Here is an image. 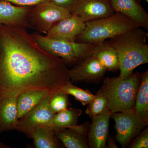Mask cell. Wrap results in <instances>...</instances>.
<instances>
[{"label":"cell","mask_w":148,"mask_h":148,"mask_svg":"<svg viewBox=\"0 0 148 148\" xmlns=\"http://www.w3.org/2000/svg\"><path fill=\"white\" fill-rule=\"evenodd\" d=\"M27 29L0 24V95L61 92L71 82L67 64L41 47Z\"/></svg>","instance_id":"cell-1"},{"label":"cell","mask_w":148,"mask_h":148,"mask_svg":"<svg viewBox=\"0 0 148 148\" xmlns=\"http://www.w3.org/2000/svg\"><path fill=\"white\" fill-rule=\"evenodd\" d=\"M148 36L147 32L138 27L108 40L117 52L121 77L128 78L136 68L148 64Z\"/></svg>","instance_id":"cell-2"},{"label":"cell","mask_w":148,"mask_h":148,"mask_svg":"<svg viewBox=\"0 0 148 148\" xmlns=\"http://www.w3.org/2000/svg\"><path fill=\"white\" fill-rule=\"evenodd\" d=\"M84 31L75 42L96 44L123 33L140 27L122 14L111 15L85 22Z\"/></svg>","instance_id":"cell-3"},{"label":"cell","mask_w":148,"mask_h":148,"mask_svg":"<svg viewBox=\"0 0 148 148\" xmlns=\"http://www.w3.org/2000/svg\"><path fill=\"white\" fill-rule=\"evenodd\" d=\"M140 73L136 72L128 78L107 77L101 90L106 95L112 113L131 110L134 108L139 88Z\"/></svg>","instance_id":"cell-4"},{"label":"cell","mask_w":148,"mask_h":148,"mask_svg":"<svg viewBox=\"0 0 148 148\" xmlns=\"http://www.w3.org/2000/svg\"><path fill=\"white\" fill-rule=\"evenodd\" d=\"M30 35L43 49L61 58L67 65L78 64L91 56L96 45L53 39L37 33Z\"/></svg>","instance_id":"cell-5"},{"label":"cell","mask_w":148,"mask_h":148,"mask_svg":"<svg viewBox=\"0 0 148 148\" xmlns=\"http://www.w3.org/2000/svg\"><path fill=\"white\" fill-rule=\"evenodd\" d=\"M71 15L69 8L47 0L32 7L28 18L31 28L46 34L55 24Z\"/></svg>","instance_id":"cell-6"},{"label":"cell","mask_w":148,"mask_h":148,"mask_svg":"<svg viewBox=\"0 0 148 148\" xmlns=\"http://www.w3.org/2000/svg\"><path fill=\"white\" fill-rule=\"evenodd\" d=\"M115 122L116 140L125 147L147 125L139 118L134 109L131 110L111 114Z\"/></svg>","instance_id":"cell-7"},{"label":"cell","mask_w":148,"mask_h":148,"mask_svg":"<svg viewBox=\"0 0 148 148\" xmlns=\"http://www.w3.org/2000/svg\"><path fill=\"white\" fill-rule=\"evenodd\" d=\"M51 95L45 99L31 112L18 119L15 130L31 138L36 127L46 125L52 127V123L55 115L49 105Z\"/></svg>","instance_id":"cell-8"},{"label":"cell","mask_w":148,"mask_h":148,"mask_svg":"<svg viewBox=\"0 0 148 148\" xmlns=\"http://www.w3.org/2000/svg\"><path fill=\"white\" fill-rule=\"evenodd\" d=\"M71 15L84 22L106 17L114 12L109 0H75L69 9Z\"/></svg>","instance_id":"cell-9"},{"label":"cell","mask_w":148,"mask_h":148,"mask_svg":"<svg viewBox=\"0 0 148 148\" xmlns=\"http://www.w3.org/2000/svg\"><path fill=\"white\" fill-rule=\"evenodd\" d=\"M107 71L105 66L93 56L87 57L70 70L71 82H95L104 77Z\"/></svg>","instance_id":"cell-10"},{"label":"cell","mask_w":148,"mask_h":148,"mask_svg":"<svg viewBox=\"0 0 148 148\" xmlns=\"http://www.w3.org/2000/svg\"><path fill=\"white\" fill-rule=\"evenodd\" d=\"M85 27V22L78 16L72 15L55 24L45 36L53 39L75 42Z\"/></svg>","instance_id":"cell-11"},{"label":"cell","mask_w":148,"mask_h":148,"mask_svg":"<svg viewBox=\"0 0 148 148\" xmlns=\"http://www.w3.org/2000/svg\"><path fill=\"white\" fill-rule=\"evenodd\" d=\"M114 12L122 14L140 27L148 30V14L138 0H109Z\"/></svg>","instance_id":"cell-12"},{"label":"cell","mask_w":148,"mask_h":148,"mask_svg":"<svg viewBox=\"0 0 148 148\" xmlns=\"http://www.w3.org/2000/svg\"><path fill=\"white\" fill-rule=\"evenodd\" d=\"M32 8L15 6L6 1H0V24L31 28L28 16Z\"/></svg>","instance_id":"cell-13"},{"label":"cell","mask_w":148,"mask_h":148,"mask_svg":"<svg viewBox=\"0 0 148 148\" xmlns=\"http://www.w3.org/2000/svg\"><path fill=\"white\" fill-rule=\"evenodd\" d=\"M89 124L86 122L76 125L55 132L56 137L67 148L89 147L87 138Z\"/></svg>","instance_id":"cell-14"},{"label":"cell","mask_w":148,"mask_h":148,"mask_svg":"<svg viewBox=\"0 0 148 148\" xmlns=\"http://www.w3.org/2000/svg\"><path fill=\"white\" fill-rule=\"evenodd\" d=\"M112 113L109 111L106 114L92 119L88 133L89 147L105 148L107 147L109 132V121Z\"/></svg>","instance_id":"cell-15"},{"label":"cell","mask_w":148,"mask_h":148,"mask_svg":"<svg viewBox=\"0 0 148 148\" xmlns=\"http://www.w3.org/2000/svg\"><path fill=\"white\" fill-rule=\"evenodd\" d=\"M18 95H0V134L15 130L18 120L17 99Z\"/></svg>","instance_id":"cell-16"},{"label":"cell","mask_w":148,"mask_h":148,"mask_svg":"<svg viewBox=\"0 0 148 148\" xmlns=\"http://www.w3.org/2000/svg\"><path fill=\"white\" fill-rule=\"evenodd\" d=\"M50 95L48 91L43 89L28 90L19 94L17 99L18 119L29 113Z\"/></svg>","instance_id":"cell-17"},{"label":"cell","mask_w":148,"mask_h":148,"mask_svg":"<svg viewBox=\"0 0 148 148\" xmlns=\"http://www.w3.org/2000/svg\"><path fill=\"white\" fill-rule=\"evenodd\" d=\"M92 56L97 58L110 71L119 70V64L116 49L108 40L96 44Z\"/></svg>","instance_id":"cell-18"},{"label":"cell","mask_w":148,"mask_h":148,"mask_svg":"<svg viewBox=\"0 0 148 148\" xmlns=\"http://www.w3.org/2000/svg\"><path fill=\"white\" fill-rule=\"evenodd\" d=\"M134 110L137 115L147 125L148 123V71L140 73V85Z\"/></svg>","instance_id":"cell-19"},{"label":"cell","mask_w":148,"mask_h":148,"mask_svg":"<svg viewBox=\"0 0 148 148\" xmlns=\"http://www.w3.org/2000/svg\"><path fill=\"white\" fill-rule=\"evenodd\" d=\"M31 138L37 148H58L61 147L58 138L51 127L41 125L33 130Z\"/></svg>","instance_id":"cell-20"},{"label":"cell","mask_w":148,"mask_h":148,"mask_svg":"<svg viewBox=\"0 0 148 148\" xmlns=\"http://www.w3.org/2000/svg\"><path fill=\"white\" fill-rule=\"evenodd\" d=\"M82 112L81 109L69 108L56 114L52 123L54 132L78 125L79 118Z\"/></svg>","instance_id":"cell-21"},{"label":"cell","mask_w":148,"mask_h":148,"mask_svg":"<svg viewBox=\"0 0 148 148\" xmlns=\"http://www.w3.org/2000/svg\"><path fill=\"white\" fill-rule=\"evenodd\" d=\"M87 105L85 113L92 119L101 116L110 111L108 99L101 89Z\"/></svg>","instance_id":"cell-22"},{"label":"cell","mask_w":148,"mask_h":148,"mask_svg":"<svg viewBox=\"0 0 148 148\" xmlns=\"http://www.w3.org/2000/svg\"><path fill=\"white\" fill-rule=\"evenodd\" d=\"M61 92L72 95L83 106L87 105L95 97V95L88 90H84L75 86L70 82L62 88Z\"/></svg>","instance_id":"cell-23"},{"label":"cell","mask_w":148,"mask_h":148,"mask_svg":"<svg viewBox=\"0 0 148 148\" xmlns=\"http://www.w3.org/2000/svg\"><path fill=\"white\" fill-rule=\"evenodd\" d=\"M49 105L51 110L55 114L68 108L71 104L69 99V95L58 92L51 95Z\"/></svg>","instance_id":"cell-24"},{"label":"cell","mask_w":148,"mask_h":148,"mask_svg":"<svg viewBox=\"0 0 148 148\" xmlns=\"http://www.w3.org/2000/svg\"><path fill=\"white\" fill-rule=\"evenodd\" d=\"M130 148H148V129L145 127L139 135L136 136L133 140Z\"/></svg>","instance_id":"cell-25"},{"label":"cell","mask_w":148,"mask_h":148,"mask_svg":"<svg viewBox=\"0 0 148 148\" xmlns=\"http://www.w3.org/2000/svg\"><path fill=\"white\" fill-rule=\"evenodd\" d=\"M4 1L19 6L33 7L47 0H0Z\"/></svg>","instance_id":"cell-26"},{"label":"cell","mask_w":148,"mask_h":148,"mask_svg":"<svg viewBox=\"0 0 148 148\" xmlns=\"http://www.w3.org/2000/svg\"><path fill=\"white\" fill-rule=\"evenodd\" d=\"M56 5L70 8L73 4L75 0H49Z\"/></svg>","instance_id":"cell-27"},{"label":"cell","mask_w":148,"mask_h":148,"mask_svg":"<svg viewBox=\"0 0 148 148\" xmlns=\"http://www.w3.org/2000/svg\"><path fill=\"white\" fill-rule=\"evenodd\" d=\"M107 145L106 147L108 148H118L116 144L115 140H114L113 138L112 137H110L109 139H108L107 141L106 144Z\"/></svg>","instance_id":"cell-28"},{"label":"cell","mask_w":148,"mask_h":148,"mask_svg":"<svg viewBox=\"0 0 148 148\" xmlns=\"http://www.w3.org/2000/svg\"><path fill=\"white\" fill-rule=\"evenodd\" d=\"M7 146L5 145L4 144L2 143H0V148H8Z\"/></svg>","instance_id":"cell-29"},{"label":"cell","mask_w":148,"mask_h":148,"mask_svg":"<svg viewBox=\"0 0 148 148\" xmlns=\"http://www.w3.org/2000/svg\"><path fill=\"white\" fill-rule=\"evenodd\" d=\"M138 1H143V0H138ZM144 1H147V2H148V0H144Z\"/></svg>","instance_id":"cell-30"}]
</instances>
